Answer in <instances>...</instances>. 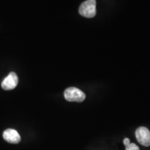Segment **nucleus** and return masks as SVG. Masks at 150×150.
I'll return each instance as SVG.
<instances>
[{
    "mask_svg": "<svg viewBox=\"0 0 150 150\" xmlns=\"http://www.w3.org/2000/svg\"><path fill=\"white\" fill-rule=\"evenodd\" d=\"M81 16L85 18H93L96 15V0H86L81 4L79 8Z\"/></svg>",
    "mask_w": 150,
    "mask_h": 150,
    "instance_id": "1",
    "label": "nucleus"
},
{
    "mask_svg": "<svg viewBox=\"0 0 150 150\" xmlns=\"http://www.w3.org/2000/svg\"><path fill=\"white\" fill-rule=\"evenodd\" d=\"M64 97L68 102H81L85 100L86 94L77 88L70 87L65 91Z\"/></svg>",
    "mask_w": 150,
    "mask_h": 150,
    "instance_id": "2",
    "label": "nucleus"
},
{
    "mask_svg": "<svg viewBox=\"0 0 150 150\" xmlns=\"http://www.w3.org/2000/svg\"><path fill=\"white\" fill-rule=\"evenodd\" d=\"M136 136L138 142L145 147L150 146V131L147 127H140L136 131Z\"/></svg>",
    "mask_w": 150,
    "mask_h": 150,
    "instance_id": "3",
    "label": "nucleus"
},
{
    "mask_svg": "<svg viewBox=\"0 0 150 150\" xmlns=\"http://www.w3.org/2000/svg\"><path fill=\"white\" fill-rule=\"evenodd\" d=\"M18 77L16 73L11 72L7 77H6L1 83V87L5 91H10L14 89L18 86Z\"/></svg>",
    "mask_w": 150,
    "mask_h": 150,
    "instance_id": "4",
    "label": "nucleus"
},
{
    "mask_svg": "<svg viewBox=\"0 0 150 150\" xmlns=\"http://www.w3.org/2000/svg\"><path fill=\"white\" fill-rule=\"evenodd\" d=\"M3 138L6 141L11 144H18L21 141V137L16 130L8 129L4 131Z\"/></svg>",
    "mask_w": 150,
    "mask_h": 150,
    "instance_id": "5",
    "label": "nucleus"
},
{
    "mask_svg": "<svg viewBox=\"0 0 150 150\" xmlns=\"http://www.w3.org/2000/svg\"><path fill=\"white\" fill-rule=\"evenodd\" d=\"M126 150H140L139 147L134 143H130L126 147Z\"/></svg>",
    "mask_w": 150,
    "mask_h": 150,
    "instance_id": "6",
    "label": "nucleus"
},
{
    "mask_svg": "<svg viewBox=\"0 0 150 150\" xmlns=\"http://www.w3.org/2000/svg\"><path fill=\"white\" fill-rule=\"evenodd\" d=\"M123 143H124V145H125V147H127V146H128L129 144L131 143L130 140H129V138H125V139H124V140H123Z\"/></svg>",
    "mask_w": 150,
    "mask_h": 150,
    "instance_id": "7",
    "label": "nucleus"
}]
</instances>
